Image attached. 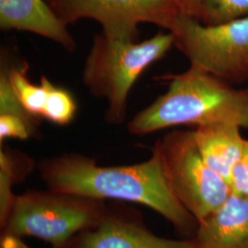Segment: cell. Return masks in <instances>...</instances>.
<instances>
[{"mask_svg": "<svg viewBox=\"0 0 248 248\" xmlns=\"http://www.w3.org/2000/svg\"><path fill=\"white\" fill-rule=\"evenodd\" d=\"M242 128L230 124H213L196 127V143L205 163L229 184L233 167L244 150L246 139ZM230 186V185H229Z\"/></svg>", "mask_w": 248, "mask_h": 248, "instance_id": "8fae6325", "label": "cell"}, {"mask_svg": "<svg viewBox=\"0 0 248 248\" xmlns=\"http://www.w3.org/2000/svg\"><path fill=\"white\" fill-rule=\"evenodd\" d=\"M168 91L127 124L133 135H146L182 125L230 124L248 129V89H235L226 81L189 65L186 71L162 78Z\"/></svg>", "mask_w": 248, "mask_h": 248, "instance_id": "7a4b0ae2", "label": "cell"}, {"mask_svg": "<svg viewBox=\"0 0 248 248\" xmlns=\"http://www.w3.org/2000/svg\"><path fill=\"white\" fill-rule=\"evenodd\" d=\"M64 248H197L192 239L163 238L152 232L138 210L125 204H107L93 227L75 235Z\"/></svg>", "mask_w": 248, "mask_h": 248, "instance_id": "ba28073f", "label": "cell"}, {"mask_svg": "<svg viewBox=\"0 0 248 248\" xmlns=\"http://www.w3.org/2000/svg\"><path fill=\"white\" fill-rule=\"evenodd\" d=\"M37 168L34 160L19 150L1 145L0 149V226L8 219L16 195L14 185L22 182Z\"/></svg>", "mask_w": 248, "mask_h": 248, "instance_id": "7c38bea8", "label": "cell"}, {"mask_svg": "<svg viewBox=\"0 0 248 248\" xmlns=\"http://www.w3.org/2000/svg\"><path fill=\"white\" fill-rule=\"evenodd\" d=\"M169 31L190 65L231 85L248 81V16L209 26L180 13Z\"/></svg>", "mask_w": 248, "mask_h": 248, "instance_id": "5b68a950", "label": "cell"}, {"mask_svg": "<svg viewBox=\"0 0 248 248\" xmlns=\"http://www.w3.org/2000/svg\"><path fill=\"white\" fill-rule=\"evenodd\" d=\"M177 200L201 222L231 194L228 182L204 161L193 131L175 130L154 146Z\"/></svg>", "mask_w": 248, "mask_h": 248, "instance_id": "8992f818", "label": "cell"}, {"mask_svg": "<svg viewBox=\"0 0 248 248\" xmlns=\"http://www.w3.org/2000/svg\"><path fill=\"white\" fill-rule=\"evenodd\" d=\"M0 28L45 37L73 52L77 45L67 30L44 0H0Z\"/></svg>", "mask_w": 248, "mask_h": 248, "instance_id": "30bf717a", "label": "cell"}, {"mask_svg": "<svg viewBox=\"0 0 248 248\" xmlns=\"http://www.w3.org/2000/svg\"><path fill=\"white\" fill-rule=\"evenodd\" d=\"M66 27L82 18L97 20L102 32L116 40L136 42L139 25L152 23L170 31L181 13L177 0H45Z\"/></svg>", "mask_w": 248, "mask_h": 248, "instance_id": "52a82bcc", "label": "cell"}, {"mask_svg": "<svg viewBox=\"0 0 248 248\" xmlns=\"http://www.w3.org/2000/svg\"><path fill=\"white\" fill-rule=\"evenodd\" d=\"M0 248H31L26 245L21 237L10 234V233H4L1 234V242H0Z\"/></svg>", "mask_w": 248, "mask_h": 248, "instance_id": "ac0fdd59", "label": "cell"}, {"mask_svg": "<svg viewBox=\"0 0 248 248\" xmlns=\"http://www.w3.org/2000/svg\"><path fill=\"white\" fill-rule=\"evenodd\" d=\"M229 185L231 192L248 197V140L246 141L239 160L232 169Z\"/></svg>", "mask_w": 248, "mask_h": 248, "instance_id": "2e32d148", "label": "cell"}, {"mask_svg": "<svg viewBox=\"0 0 248 248\" xmlns=\"http://www.w3.org/2000/svg\"><path fill=\"white\" fill-rule=\"evenodd\" d=\"M204 25H218L248 16V0H201Z\"/></svg>", "mask_w": 248, "mask_h": 248, "instance_id": "9a60e30c", "label": "cell"}, {"mask_svg": "<svg viewBox=\"0 0 248 248\" xmlns=\"http://www.w3.org/2000/svg\"><path fill=\"white\" fill-rule=\"evenodd\" d=\"M172 46L174 35L170 31H159L142 42L116 40L102 31L95 35L85 60L82 80L93 97L106 100L107 123H124L133 85Z\"/></svg>", "mask_w": 248, "mask_h": 248, "instance_id": "3957f363", "label": "cell"}, {"mask_svg": "<svg viewBox=\"0 0 248 248\" xmlns=\"http://www.w3.org/2000/svg\"><path fill=\"white\" fill-rule=\"evenodd\" d=\"M29 64L26 61L19 65L8 64L9 82L20 104L31 115L42 119L46 102V88L43 80L35 85L28 76Z\"/></svg>", "mask_w": 248, "mask_h": 248, "instance_id": "4fadbf2b", "label": "cell"}, {"mask_svg": "<svg viewBox=\"0 0 248 248\" xmlns=\"http://www.w3.org/2000/svg\"><path fill=\"white\" fill-rule=\"evenodd\" d=\"M181 14L200 20L202 15L201 0H177Z\"/></svg>", "mask_w": 248, "mask_h": 248, "instance_id": "e0dca14e", "label": "cell"}, {"mask_svg": "<svg viewBox=\"0 0 248 248\" xmlns=\"http://www.w3.org/2000/svg\"><path fill=\"white\" fill-rule=\"evenodd\" d=\"M41 80L46 88V102L43 119L57 125H66L71 123L77 113V103L70 92L54 86L46 77Z\"/></svg>", "mask_w": 248, "mask_h": 248, "instance_id": "5bb4252c", "label": "cell"}, {"mask_svg": "<svg viewBox=\"0 0 248 248\" xmlns=\"http://www.w3.org/2000/svg\"><path fill=\"white\" fill-rule=\"evenodd\" d=\"M106 201L86 196L30 189L16 195L1 234L44 240L52 248H64L82 231L98 223Z\"/></svg>", "mask_w": 248, "mask_h": 248, "instance_id": "277c9868", "label": "cell"}, {"mask_svg": "<svg viewBox=\"0 0 248 248\" xmlns=\"http://www.w3.org/2000/svg\"><path fill=\"white\" fill-rule=\"evenodd\" d=\"M197 248H248V197L231 192L213 213L199 222Z\"/></svg>", "mask_w": 248, "mask_h": 248, "instance_id": "9c48e42d", "label": "cell"}, {"mask_svg": "<svg viewBox=\"0 0 248 248\" xmlns=\"http://www.w3.org/2000/svg\"><path fill=\"white\" fill-rule=\"evenodd\" d=\"M37 169L52 190L144 205L183 234L195 235L199 222L177 200L154 148L148 159L129 166L103 167L95 158L66 153L41 160Z\"/></svg>", "mask_w": 248, "mask_h": 248, "instance_id": "6da1fadb", "label": "cell"}]
</instances>
